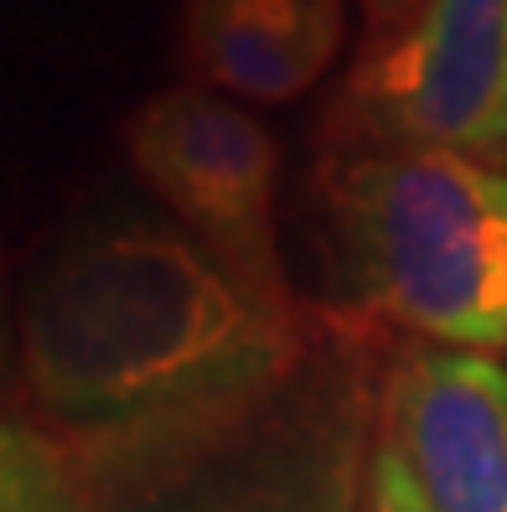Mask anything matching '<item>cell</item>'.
<instances>
[{
  "instance_id": "obj_1",
  "label": "cell",
  "mask_w": 507,
  "mask_h": 512,
  "mask_svg": "<svg viewBox=\"0 0 507 512\" xmlns=\"http://www.w3.org/2000/svg\"><path fill=\"white\" fill-rule=\"evenodd\" d=\"M337 316L264 290L192 233L99 223L68 238L11 316L16 404L78 450L156 445L270 409L332 342Z\"/></svg>"
},
{
  "instance_id": "obj_2",
  "label": "cell",
  "mask_w": 507,
  "mask_h": 512,
  "mask_svg": "<svg viewBox=\"0 0 507 512\" xmlns=\"http://www.w3.org/2000/svg\"><path fill=\"white\" fill-rule=\"evenodd\" d=\"M321 192L373 316L456 347L507 342V171L461 150L347 145L326 150Z\"/></svg>"
},
{
  "instance_id": "obj_3",
  "label": "cell",
  "mask_w": 507,
  "mask_h": 512,
  "mask_svg": "<svg viewBox=\"0 0 507 512\" xmlns=\"http://www.w3.org/2000/svg\"><path fill=\"white\" fill-rule=\"evenodd\" d=\"M363 430L357 368L321 363L233 430L78 461L114 512H352Z\"/></svg>"
},
{
  "instance_id": "obj_4",
  "label": "cell",
  "mask_w": 507,
  "mask_h": 512,
  "mask_svg": "<svg viewBox=\"0 0 507 512\" xmlns=\"http://www.w3.org/2000/svg\"><path fill=\"white\" fill-rule=\"evenodd\" d=\"M430 145L507 161V0H414L363 52L326 114V150Z\"/></svg>"
},
{
  "instance_id": "obj_5",
  "label": "cell",
  "mask_w": 507,
  "mask_h": 512,
  "mask_svg": "<svg viewBox=\"0 0 507 512\" xmlns=\"http://www.w3.org/2000/svg\"><path fill=\"white\" fill-rule=\"evenodd\" d=\"M119 140L135 176L202 249L264 290H290L275 249L280 145L249 109L176 83L145 99Z\"/></svg>"
},
{
  "instance_id": "obj_6",
  "label": "cell",
  "mask_w": 507,
  "mask_h": 512,
  "mask_svg": "<svg viewBox=\"0 0 507 512\" xmlns=\"http://www.w3.org/2000/svg\"><path fill=\"white\" fill-rule=\"evenodd\" d=\"M378 425L430 512H507V368L420 347L383 373Z\"/></svg>"
},
{
  "instance_id": "obj_7",
  "label": "cell",
  "mask_w": 507,
  "mask_h": 512,
  "mask_svg": "<svg viewBox=\"0 0 507 512\" xmlns=\"http://www.w3.org/2000/svg\"><path fill=\"white\" fill-rule=\"evenodd\" d=\"M347 0H182L187 83L244 104H290L332 73Z\"/></svg>"
},
{
  "instance_id": "obj_8",
  "label": "cell",
  "mask_w": 507,
  "mask_h": 512,
  "mask_svg": "<svg viewBox=\"0 0 507 512\" xmlns=\"http://www.w3.org/2000/svg\"><path fill=\"white\" fill-rule=\"evenodd\" d=\"M0 512H114L68 440L21 404H0Z\"/></svg>"
},
{
  "instance_id": "obj_9",
  "label": "cell",
  "mask_w": 507,
  "mask_h": 512,
  "mask_svg": "<svg viewBox=\"0 0 507 512\" xmlns=\"http://www.w3.org/2000/svg\"><path fill=\"white\" fill-rule=\"evenodd\" d=\"M363 512H430L425 492L414 487L404 456H399L389 440H378L368 450V466H363Z\"/></svg>"
},
{
  "instance_id": "obj_10",
  "label": "cell",
  "mask_w": 507,
  "mask_h": 512,
  "mask_svg": "<svg viewBox=\"0 0 507 512\" xmlns=\"http://www.w3.org/2000/svg\"><path fill=\"white\" fill-rule=\"evenodd\" d=\"M409 6H414V0H363V32H368V37L389 32L394 21L409 16Z\"/></svg>"
},
{
  "instance_id": "obj_11",
  "label": "cell",
  "mask_w": 507,
  "mask_h": 512,
  "mask_svg": "<svg viewBox=\"0 0 507 512\" xmlns=\"http://www.w3.org/2000/svg\"><path fill=\"white\" fill-rule=\"evenodd\" d=\"M6 347H11V342H0V357H6ZM0 404H6V399H0Z\"/></svg>"
}]
</instances>
